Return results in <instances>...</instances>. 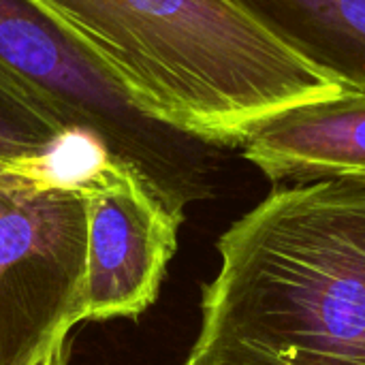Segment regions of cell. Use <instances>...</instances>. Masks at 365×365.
I'll return each mask as SVG.
<instances>
[{"label":"cell","instance_id":"1","mask_svg":"<svg viewBox=\"0 0 365 365\" xmlns=\"http://www.w3.org/2000/svg\"><path fill=\"white\" fill-rule=\"evenodd\" d=\"M188 365H365V184L276 188L218 240Z\"/></svg>","mask_w":365,"mask_h":365},{"label":"cell","instance_id":"2","mask_svg":"<svg viewBox=\"0 0 365 365\" xmlns=\"http://www.w3.org/2000/svg\"><path fill=\"white\" fill-rule=\"evenodd\" d=\"M156 120L210 145H240L257 122L342 94L231 0H34Z\"/></svg>","mask_w":365,"mask_h":365},{"label":"cell","instance_id":"3","mask_svg":"<svg viewBox=\"0 0 365 365\" xmlns=\"http://www.w3.org/2000/svg\"><path fill=\"white\" fill-rule=\"evenodd\" d=\"M105 156L68 130L49 154L0 165V365H36L83 321V178Z\"/></svg>","mask_w":365,"mask_h":365},{"label":"cell","instance_id":"4","mask_svg":"<svg viewBox=\"0 0 365 365\" xmlns=\"http://www.w3.org/2000/svg\"><path fill=\"white\" fill-rule=\"evenodd\" d=\"M0 66L32 88L68 130L98 139L175 210L197 192L210 145L150 115L120 79L34 0H0Z\"/></svg>","mask_w":365,"mask_h":365},{"label":"cell","instance_id":"5","mask_svg":"<svg viewBox=\"0 0 365 365\" xmlns=\"http://www.w3.org/2000/svg\"><path fill=\"white\" fill-rule=\"evenodd\" d=\"M83 321L135 319L156 299L178 248V212L141 173L105 156L86 178Z\"/></svg>","mask_w":365,"mask_h":365},{"label":"cell","instance_id":"6","mask_svg":"<svg viewBox=\"0 0 365 365\" xmlns=\"http://www.w3.org/2000/svg\"><path fill=\"white\" fill-rule=\"evenodd\" d=\"M240 145L274 182L365 184V92L344 90L278 111L250 126Z\"/></svg>","mask_w":365,"mask_h":365},{"label":"cell","instance_id":"7","mask_svg":"<svg viewBox=\"0 0 365 365\" xmlns=\"http://www.w3.org/2000/svg\"><path fill=\"white\" fill-rule=\"evenodd\" d=\"M293 53L365 92V0H231Z\"/></svg>","mask_w":365,"mask_h":365},{"label":"cell","instance_id":"8","mask_svg":"<svg viewBox=\"0 0 365 365\" xmlns=\"http://www.w3.org/2000/svg\"><path fill=\"white\" fill-rule=\"evenodd\" d=\"M68 133L58 113L0 66V165L49 154Z\"/></svg>","mask_w":365,"mask_h":365},{"label":"cell","instance_id":"9","mask_svg":"<svg viewBox=\"0 0 365 365\" xmlns=\"http://www.w3.org/2000/svg\"><path fill=\"white\" fill-rule=\"evenodd\" d=\"M36 365H68V355H66V340L58 342L41 361Z\"/></svg>","mask_w":365,"mask_h":365},{"label":"cell","instance_id":"10","mask_svg":"<svg viewBox=\"0 0 365 365\" xmlns=\"http://www.w3.org/2000/svg\"><path fill=\"white\" fill-rule=\"evenodd\" d=\"M184 365H188V364H184Z\"/></svg>","mask_w":365,"mask_h":365}]
</instances>
